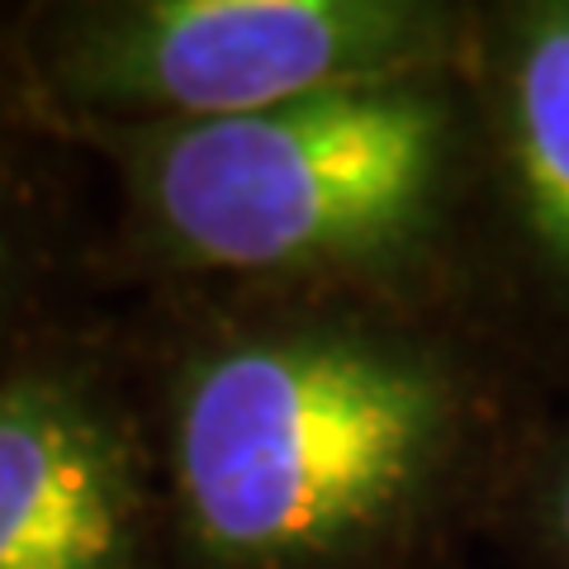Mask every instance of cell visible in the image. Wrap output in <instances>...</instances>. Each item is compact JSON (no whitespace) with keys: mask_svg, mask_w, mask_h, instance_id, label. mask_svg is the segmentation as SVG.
<instances>
[{"mask_svg":"<svg viewBox=\"0 0 569 569\" xmlns=\"http://www.w3.org/2000/svg\"><path fill=\"white\" fill-rule=\"evenodd\" d=\"M456 43L451 10L408 0H129L67 10L43 71L58 100L171 129L441 71Z\"/></svg>","mask_w":569,"mask_h":569,"instance_id":"obj_3","label":"cell"},{"mask_svg":"<svg viewBox=\"0 0 569 569\" xmlns=\"http://www.w3.org/2000/svg\"><path fill=\"white\" fill-rule=\"evenodd\" d=\"M142 498L114 418L62 376L0 385V569H138Z\"/></svg>","mask_w":569,"mask_h":569,"instance_id":"obj_4","label":"cell"},{"mask_svg":"<svg viewBox=\"0 0 569 569\" xmlns=\"http://www.w3.org/2000/svg\"><path fill=\"white\" fill-rule=\"evenodd\" d=\"M6 257H10V242H6V223H0V276H6Z\"/></svg>","mask_w":569,"mask_h":569,"instance_id":"obj_7","label":"cell"},{"mask_svg":"<svg viewBox=\"0 0 569 569\" xmlns=\"http://www.w3.org/2000/svg\"><path fill=\"white\" fill-rule=\"evenodd\" d=\"M489 119L527 261L569 299V0L512 6L493 24Z\"/></svg>","mask_w":569,"mask_h":569,"instance_id":"obj_5","label":"cell"},{"mask_svg":"<svg viewBox=\"0 0 569 569\" xmlns=\"http://www.w3.org/2000/svg\"><path fill=\"white\" fill-rule=\"evenodd\" d=\"M541 512H546V537H550V550H556L560 565L569 569V437L560 441L556 460H550Z\"/></svg>","mask_w":569,"mask_h":569,"instance_id":"obj_6","label":"cell"},{"mask_svg":"<svg viewBox=\"0 0 569 569\" xmlns=\"http://www.w3.org/2000/svg\"><path fill=\"white\" fill-rule=\"evenodd\" d=\"M460 385L376 328H266L204 351L176 399V489L223 569H332L380 546L447 470Z\"/></svg>","mask_w":569,"mask_h":569,"instance_id":"obj_1","label":"cell"},{"mask_svg":"<svg viewBox=\"0 0 569 569\" xmlns=\"http://www.w3.org/2000/svg\"><path fill=\"white\" fill-rule=\"evenodd\" d=\"M152 133L142 190L157 233L194 266L252 276L418 252L451 204L466 148L460 100L441 71Z\"/></svg>","mask_w":569,"mask_h":569,"instance_id":"obj_2","label":"cell"}]
</instances>
